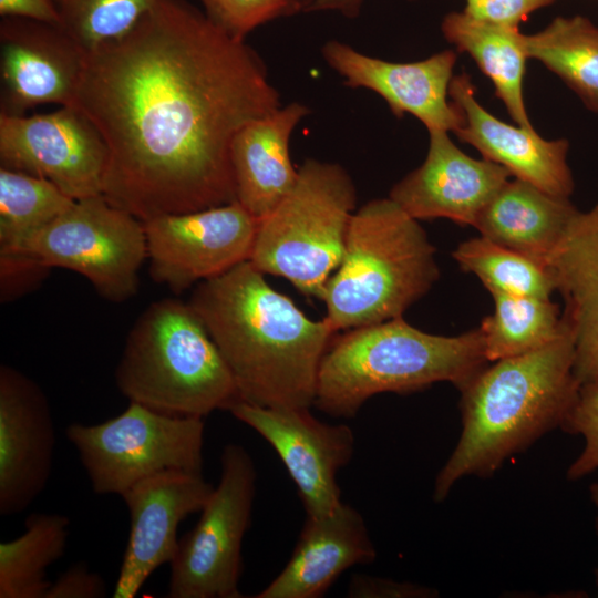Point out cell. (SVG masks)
Masks as SVG:
<instances>
[{
    "label": "cell",
    "instance_id": "1",
    "mask_svg": "<svg viewBox=\"0 0 598 598\" xmlns=\"http://www.w3.org/2000/svg\"><path fill=\"white\" fill-rule=\"evenodd\" d=\"M74 105L107 148L102 195L142 221L236 200L233 140L282 106L260 55L186 0L86 53Z\"/></svg>",
    "mask_w": 598,
    "mask_h": 598
},
{
    "label": "cell",
    "instance_id": "2",
    "mask_svg": "<svg viewBox=\"0 0 598 598\" xmlns=\"http://www.w3.org/2000/svg\"><path fill=\"white\" fill-rule=\"evenodd\" d=\"M188 303L228 365L239 401L311 408L321 360L337 333L308 318L249 260L195 286Z\"/></svg>",
    "mask_w": 598,
    "mask_h": 598
},
{
    "label": "cell",
    "instance_id": "3",
    "mask_svg": "<svg viewBox=\"0 0 598 598\" xmlns=\"http://www.w3.org/2000/svg\"><path fill=\"white\" fill-rule=\"evenodd\" d=\"M575 340L568 329L548 346L487 364L461 390V436L440 472L443 502L465 476H492L511 456L560 427L577 398Z\"/></svg>",
    "mask_w": 598,
    "mask_h": 598
},
{
    "label": "cell",
    "instance_id": "4",
    "mask_svg": "<svg viewBox=\"0 0 598 598\" xmlns=\"http://www.w3.org/2000/svg\"><path fill=\"white\" fill-rule=\"evenodd\" d=\"M488 363L480 329L439 336L393 318L333 336L320 363L313 406L352 419L379 393L409 394L437 382L460 391Z\"/></svg>",
    "mask_w": 598,
    "mask_h": 598
},
{
    "label": "cell",
    "instance_id": "5",
    "mask_svg": "<svg viewBox=\"0 0 598 598\" xmlns=\"http://www.w3.org/2000/svg\"><path fill=\"white\" fill-rule=\"evenodd\" d=\"M435 252L419 220L390 197L355 209L341 262L320 299L332 330L403 317L437 281Z\"/></svg>",
    "mask_w": 598,
    "mask_h": 598
},
{
    "label": "cell",
    "instance_id": "6",
    "mask_svg": "<svg viewBox=\"0 0 598 598\" xmlns=\"http://www.w3.org/2000/svg\"><path fill=\"white\" fill-rule=\"evenodd\" d=\"M118 391L157 412L205 417L239 401L233 374L188 302H152L130 330L115 370Z\"/></svg>",
    "mask_w": 598,
    "mask_h": 598
},
{
    "label": "cell",
    "instance_id": "7",
    "mask_svg": "<svg viewBox=\"0 0 598 598\" xmlns=\"http://www.w3.org/2000/svg\"><path fill=\"white\" fill-rule=\"evenodd\" d=\"M355 206L354 183L340 164L307 158L290 193L259 221L249 261L320 300L341 262Z\"/></svg>",
    "mask_w": 598,
    "mask_h": 598
},
{
    "label": "cell",
    "instance_id": "8",
    "mask_svg": "<svg viewBox=\"0 0 598 598\" xmlns=\"http://www.w3.org/2000/svg\"><path fill=\"white\" fill-rule=\"evenodd\" d=\"M205 424L136 402L97 424L71 423L65 436L78 451L92 489L122 496L137 482L163 471L202 474Z\"/></svg>",
    "mask_w": 598,
    "mask_h": 598
},
{
    "label": "cell",
    "instance_id": "9",
    "mask_svg": "<svg viewBox=\"0 0 598 598\" xmlns=\"http://www.w3.org/2000/svg\"><path fill=\"white\" fill-rule=\"evenodd\" d=\"M10 255L85 277L112 302L131 299L147 259L144 223L112 205L103 195L78 199L63 214ZM1 256V255H0Z\"/></svg>",
    "mask_w": 598,
    "mask_h": 598
},
{
    "label": "cell",
    "instance_id": "10",
    "mask_svg": "<svg viewBox=\"0 0 598 598\" xmlns=\"http://www.w3.org/2000/svg\"><path fill=\"white\" fill-rule=\"evenodd\" d=\"M219 483L169 563V598H241V545L250 525L257 472L247 450L224 446Z\"/></svg>",
    "mask_w": 598,
    "mask_h": 598
},
{
    "label": "cell",
    "instance_id": "11",
    "mask_svg": "<svg viewBox=\"0 0 598 598\" xmlns=\"http://www.w3.org/2000/svg\"><path fill=\"white\" fill-rule=\"evenodd\" d=\"M106 145L76 106L49 113H0V167L23 172L55 185L74 200L102 195Z\"/></svg>",
    "mask_w": 598,
    "mask_h": 598
},
{
    "label": "cell",
    "instance_id": "12",
    "mask_svg": "<svg viewBox=\"0 0 598 598\" xmlns=\"http://www.w3.org/2000/svg\"><path fill=\"white\" fill-rule=\"evenodd\" d=\"M143 223L151 277L174 293L249 260L259 225L238 200Z\"/></svg>",
    "mask_w": 598,
    "mask_h": 598
},
{
    "label": "cell",
    "instance_id": "13",
    "mask_svg": "<svg viewBox=\"0 0 598 598\" xmlns=\"http://www.w3.org/2000/svg\"><path fill=\"white\" fill-rule=\"evenodd\" d=\"M228 411L276 451L297 487L306 516L330 515L343 503L337 474L354 453L350 426L324 423L309 408H268L237 401Z\"/></svg>",
    "mask_w": 598,
    "mask_h": 598
},
{
    "label": "cell",
    "instance_id": "14",
    "mask_svg": "<svg viewBox=\"0 0 598 598\" xmlns=\"http://www.w3.org/2000/svg\"><path fill=\"white\" fill-rule=\"evenodd\" d=\"M86 53L59 25L21 17L0 22V113L74 105Z\"/></svg>",
    "mask_w": 598,
    "mask_h": 598
},
{
    "label": "cell",
    "instance_id": "15",
    "mask_svg": "<svg viewBox=\"0 0 598 598\" xmlns=\"http://www.w3.org/2000/svg\"><path fill=\"white\" fill-rule=\"evenodd\" d=\"M213 489L199 473L167 470L137 482L121 496L130 515V534L113 598L135 597L158 567L174 559L179 524L202 511Z\"/></svg>",
    "mask_w": 598,
    "mask_h": 598
},
{
    "label": "cell",
    "instance_id": "16",
    "mask_svg": "<svg viewBox=\"0 0 598 598\" xmlns=\"http://www.w3.org/2000/svg\"><path fill=\"white\" fill-rule=\"evenodd\" d=\"M55 446L49 401L17 369L0 367V515L25 511L45 488Z\"/></svg>",
    "mask_w": 598,
    "mask_h": 598
},
{
    "label": "cell",
    "instance_id": "17",
    "mask_svg": "<svg viewBox=\"0 0 598 598\" xmlns=\"http://www.w3.org/2000/svg\"><path fill=\"white\" fill-rule=\"evenodd\" d=\"M321 52L346 85L375 92L399 118L409 113L429 132H454L464 122L461 110L448 101L456 62L453 50L410 63L373 58L338 40L326 42Z\"/></svg>",
    "mask_w": 598,
    "mask_h": 598
},
{
    "label": "cell",
    "instance_id": "18",
    "mask_svg": "<svg viewBox=\"0 0 598 598\" xmlns=\"http://www.w3.org/2000/svg\"><path fill=\"white\" fill-rule=\"evenodd\" d=\"M429 135L424 162L394 184L389 197L416 220L446 218L474 226L512 175L494 162L465 154L446 131H430Z\"/></svg>",
    "mask_w": 598,
    "mask_h": 598
},
{
    "label": "cell",
    "instance_id": "19",
    "mask_svg": "<svg viewBox=\"0 0 598 598\" xmlns=\"http://www.w3.org/2000/svg\"><path fill=\"white\" fill-rule=\"evenodd\" d=\"M474 93L468 75L453 76L448 95L464 116L463 124L453 133L515 178L553 196L569 198L575 183L567 162L568 141H548L534 128L502 122L478 103Z\"/></svg>",
    "mask_w": 598,
    "mask_h": 598
},
{
    "label": "cell",
    "instance_id": "20",
    "mask_svg": "<svg viewBox=\"0 0 598 598\" xmlns=\"http://www.w3.org/2000/svg\"><path fill=\"white\" fill-rule=\"evenodd\" d=\"M375 559L363 516L342 503L330 515L306 516L288 563L255 598H319L343 571Z\"/></svg>",
    "mask_w": 598,
    "mask_h": 598
},
{
    "label": "cell",
    "instance_id": "21",
    "mask_svg": "<svg viewBox=\"0 0 598 598\" xmlns=\"http://www.w3.org/2000/svg\"><path fill=\"white\" fill-rule=\"evenodd\" d=\"M575 340L579 383L598 380V204L571 219L547 260Z\"/></svg>",
    "mask_w": 598,
    "mask_h": 598
},
{
    "label": "cell",
    "instance_id": "22",
    "mask_svg": "<svg viewBox=\"0 0 598 598\" xmlns=\"http://www.w3.org/2000/svg\"><path fill=\"white\" fill-rule=\"evenodd\" d=\"M310 110L292 102L245 125L235 136L230 159L238 200L259 221L293 188L298 169L290 157V138Z\"/></svg>",
    "mask_w": 598,
    "mask_h": 598
},
{
    "label": "cell",
    "instance_id": "23",
    "mask_svg": "<svg viewBox=\"0 0 598 598\" xmlns=\"http://www.w3.org/2000/svg\"><path fill=\"white\" fill-rule=\"evenodd\" d=\"M578 209L525 181H507L481 210L480 235L547 266Z\"/></svg>",
    "mask_w": 598,
    "mask_h": 598
},
{
    "label": "cell",
    "instance_id": "24",
    "mask_svg": "<svg viewBox=\"0 0 598 598\" xmlns=\"http://www.w3.org/2000/svg\"><path fill=\"white\" fill-rule=\"evenodd\" d=\"M441 30L458 52L470 54L491 79L496 96L513 121L533 130L523 92L528 56L519 29L483 22L463 11H452L444 16Z\"/></svg>",
    "mask_w": 598,
    "mask_h": 598
},
{
    "label": "cell",
    "instance_id": "25",
    "mask_svg": "<svg viewBox=\"0 0 598 598\" xmlns=\"http://www.w3.org/2000/svg\"><path fill=\"white\" fill-rule=\"evenodd\" d=\"M527 56L543 63L598 113V27L584 16L556 17L543 30L524 34Z\"/></svg>",
    "mask_w": 598,
    "mask_h": 598
},
{
    "label": "cell",
    "instance_id": "26",
    "mask_svg": "<svg viewBox=\"0 0 598 598\" xmlns=\"http://www.w3.org/2000/svg\"><path fill=\"white\" fill-rule=\"evenodd\" d=\"M69 525L65 515L33 513L19 537L0 543V598H45V570L64 555Z\"/></svg>",
    "mask_w": 598,
    "mask_h": 598
},
{
    "label": "cell",
    "instance_id": "27",
    "mask_svg": "<svg viewBox=\"0 0 598 598\" xmlns=\"http://www.w3.org/2000/svg\"><path fill=\"white\" fill-rule=\"evenodd\" d=\"M494 311L480 330L488 362L539 350L567 329L568 323L550 298L492 295Z\"/></svg>",
    "mask_w": 598,
    "mask_h": 598
},
{
    "label": "cell",
    "instance_id": "28",
    "mask_svg": "<svg viewBox=\"0 0 598 598\" xmlns=\"http://www.w3.org/2000/svg\"><path fill=\"white\" fill-rule=\"evenodd\" d=\"M74 202L47 179L0 167V255L19 251Z\"/></svg>",
    "mask_w": 598,
    "mask_h": 598
},
{
    "label": "cell",
    "instance_id": "29",
    "mask_svg": "<svg viewBox=\"0 0 598 598\" xmlns=\"http://www.w3.org/2000/svg\"><path fill=\"white\" fill-rule=\"evenodd\" d=\"M452 256L461 269L475 275L491 295L550 298L556 291L548 266L481 235L461 243Z\"/></svg>",
    "mask_w": 598,
    "mask_h": 598
},
{
    "label": "cell",
    "instance_id": "30",
    "mask_svg": "<svg viewBox=\"0 0 598 598\" xmlns=\"http://www.w3.org/2000/svg\"><path fill=\"white\" fill-rule=\"evenodd\" d=\"M158 0H53L59 25L85 52L128 33Z\"/></svg>",
    "mask_w": 598,
    "mask_h": 598
},
{
    "label": "cell",
    "instance_id": "31",
    "mask_svg": "<svg viewBox=\"0 0 598 598\" xmlns=\"http://www.w3.org/2000/svg\"><path fill=\"white\" fill-rule=\"evenodd\" d=\"M208 19L234 39L245 38L256 28L292 14L290 0H199Z\"/></svg>",
    "mask_w": 598,
    "mask_h": 598
},
{
    "label": "cell",
    "instance_id": "32",
    "mask_svg": "<svg viewBox=\"0 0 598 598\" xmlns=\"http://www.w3.org/2000/svg\"><path fill=\"white\" fill-rule=\"evenodd\" d=\"M561 429L585 441L582 451L567 468V480L577 481L598 470V380L580 384Z\"/></svg>",
    "mask_w": 598,
    "mask_h": 598
},
{
    "label": "cell",
    "instance_id": "33",
    "mask_svg": "<svg viewBox=\"0 0 598 598\" xmlns=\"http://www.w3.org/2000/svg\"><path fill=\"white\" fill-rule=\"evenodd\" d=\"M555 0H465L463 12L483 22L518 28L538 9Z\"/></svg>",
    "mask_w": 598,
    "mask_h": 598
},
{
    "label": "cell",
    "instance_id": "34",
    "mask_svg": "<svg viewBox=\"0 0 598 598\" xmlns=\"http://www.w3.org/2000/svg\"><path fill=\"white\" fill-rule=\"evenodd\" d=\"M436 596L437 591L427 586L365 574H353L347 588V597L350 598H432Z\"/></svg>",
    "mask_w": 598,
    "mask_h": 598
},
{
    "label": "cell",
    "instance_id": "35",
    "mask_svg": "<svg viewBox=\"0 0 598 598\" xmlns=\"http://www.w3.org/2000/svg\"><path fill=\"white\" fill-rule=\"evenodd\" d=\"M107 592L103 577L85 563L69 567L51 582L45 598H101Z\"/></svg>",
    "mask_w": 598,
    "mask_h": 598
},
{
    "label": "cell",
    "instance_id": "36",
    "mask_svg": "<svg viewBox=\"0 0 598 598\" xmlns=\"http://www.w3.org/2000/svg\"><path fill=\"white\" fill-rule=\"evenodd\" d=\"M1 17H21L59 24L53 0H0Z\"/></svg>",
    "mask_w": 598,
    "mask_h": 598
},
{
    "label": "cell",
    "instance_id": "37",
    "mask_svg": "<svg viewBox=\"0 0 598 598\" xmlns=\"http://www.w3.org/2000/svg\"><path fill=\"white\" fill-rule=\"evenodd\" d=\"M364 0H290L292 14L333 11L348 18L360 14Z\"/></svg>",
    "mask_w": 598,
    "mask_h": 598
},
{
    "label": "cell",
    "instance_id": "38",
    "mask_svg": "<svg viewBox=\"0 0 598 598\" xmlns=\"http://www.w3.org/2000/svg\"><path fill=\"white\" fill-rule=\"evenodd\" d=\"M589 492L592 503L598 507V482L590 485Z\"/></svg>",
    "mask_w": 598,
    "mask_h": 598
},
{
    "label": "cell",
    "instance_id": "39",
    "mask_svg": "<svg viewBox=\"0 0 598 598\" xmlns=\"http://www.w3.org/2000/svg\"><path fill=\"white\" fill-rule=\"evenodd\" d=\"M595 528H596V533L598 535V516H597L596 522H595ZM596 576H597V582H598V569L596 571Z\"/></svg>",
    "mask_w": 598,
    "mask_h": 598
}]
</instances>
